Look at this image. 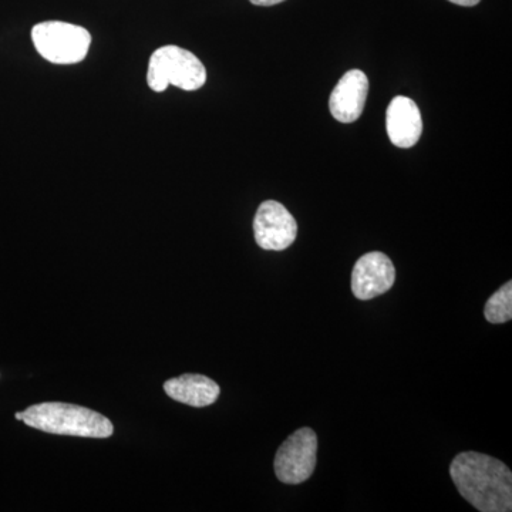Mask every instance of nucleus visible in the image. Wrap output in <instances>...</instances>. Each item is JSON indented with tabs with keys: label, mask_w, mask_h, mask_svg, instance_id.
<instances>
[{
	"label": "nucleus",
	"mask_w": 512,
	"mask_h": 512,
	"mask_svg": "<svg viewBox=\"0 0 512 512\" xmlns=\"http://www.w3.org/2000/svg\"><path fill=\"white\" fill-rule=\"evenodd\" d=\"M450 476L461 497L476 510H512V473L503 461L476 451H466L454 458Z\"/></svg>",
	"instance_id": "f257e3e1"
},
{
	"label": "nucleus",
	"mask_w": 512,
	"mask_h": 512,
	"mask_svg": "<svg viewBox=\"0 0 512 512\" xmlns=\"http://www.w3.org/2000/svg\"><path fill=\"white\" fill-rule=\"evenodd\" d=\"M22 414V421L29 427L49 434L107 439L114 431L113 423L106 416L77 404L40 403Z\"/></svg>",
	"instance_id": "f03ea898"
},
{
	"label": "nucleus",
	"mask_w": 512,
	"mask_h": 512,
	"mask_svg": "<svg viewBox=\"0 0 512 512\" xmlns=\"http://www.w3.org/2000/svg\"><path fill=\"white\" fill-rule=\"evenodd\" d=\"M207 82V70L197 56L178 46L157 49L148 63L147 83L151 90L163 93L175 86L185 92H195Z\"/></svg>",
	"instance_id": "7ed1b4c3"
},
{
	"label": "nucleus",
	"mask_w": 512,
	"mask_h": 512,
	"mask_svg": "<svg viewBox=\"0 0 512 512\" xmlns=\"http://www.w3.org/2000/svg\"><path fill=\"white\" fill-rule=\"evenodd\" d=\"M32 40L39 55L55 64L83 62L92 45V36L82 26L57 20L36 25Z\"/></svg>",
	"instance_id": "20e7f679"
},
{
	"label": "nucleus",
	"mask_w": 512,
	"mask_h": 512,
	"mask_svg": "<svg viewBox=\"0 0 512 512\" xmlns=\"http://www.w3.org/2000/svg\"><path fill=\"white\" fill-rule=\"evenodd\" d=\"M318 437L309 427L296 430L279 447L275 456V474L284 484H302L311 478L316 467Z\"/></svg>",
	"instance_id": "39448f33"
},
{
	"label": "nucleus",
	"mask_w": 512,
	"mask_h": 512,
	"mask_svg": "<svg viewBox=\"0 0 512 512\" xmlns=\"http://www.w3.org/2000/svg\"><path fill=\"white\" fill-rule=\"evenodd\" d=\"M256 244L266 251H285L295 242L298 224L291 212L278 201L259 205L254 220Z\"/></svg>",
	"instance_id": "423d86ee"
},
{
	"label": "nucleus",
	"mask_w": 512,
	"mask_h": 512,
	"mask_svg": "<svg viewBox=\"0 0 512 512\" xmlns=\"http://www.w3.org/2000/svg\"><path fill=\"white\" fill-rule=\"evenodd\" d=\"M396 281L392 259L382 252H369L356 262L352 272V292L359 301H370L389 292Z\"/></svg>",
	"instance_id": "0eeeda50"
},
{
	"label": "nucleus",
	"mask_w": 512,
	"mask_h": 512,
	"mask_svg": "<svg viewBox=\"0 0 512 512\" xmlns=\"http://www.w3.org/2000/svg\"><path fill=\"white\" fill-rule=\"evenodd\" d=\"M367 94L369 79L366 74L362 70H350L330 94V113L340 123H353L362 116Z\"/></svg>",
	"instance_id": "6e6552de"
},
{
	"label": "nucleus",
	"mask_w": 512,
	"mask_h": 512,
	"mask_svg": "<svg viewBox=\"0 0 512 512\" xmlns=\"http://www.w3.org/2000/svg\"><path fill=\"white\" fill-rule=\"evenodd\" d=\"M386 128L390 141L399 148H412L423 133L419 107L409 97H394L386 113Z\"/></svg>",
	"instance_id": "1a4fd4ad"
},
{
	"label": "nucleus",
	"mask_w": 512,
	"mask_h": 512,
	"mask_svg": "<svg viewBox=\"0 0 512 512\" xmlns=\"http://www.w3.org/2000/svg\"><path fill=\"white\" fill-rule=\"evenodd\" d=\"M168 397L175 402L191 407H207L217 402L221 389L210 377L202 375H183L164 383Z\"/></svg>",
	"instance_id": "9d476101"
},
{
	"label": "nucleus",
	"mask_w": 512,
	"mask_h": 512,
	"mask_svg": "<svg viewBox=\"0 0 512 512\" xmlns=\"http://www.w3.org/2000/svg\"><path fill=\"white\" fill-rule=\"evenodd\" d=\"M485 319L494 325L510 322L512 319V282H507L503 288L488 299L484 308Z\"/></svg>",
	"instance_id": "9b49d317"
},
{
	"label": "nucleus",
	"mask_w": 512,
	"mask_h": 512,
	"mask_svg": "<svg viewBox=\"0 0 512 512\" xmlns=\"http://www.w3.org/2000/svg\"><path fill=\"white\" fill-rule=\"evenodd\" d=\"M249 2L254 3L256 6H274L285 2V0H249Z\"/></svg>",
	"instance_id": "f8f14e48"
},
{
	"label": "nucleus",
	"mask_w": 512,
	"mask_h": 512,
	"mask_svg": "<svg viewBox=\"0 0 512 512\" xmlns=\"http://www.w3.org/2000/svg\"><path fill=\"white\" fill-rule=\"evenodd\" d=\"M450 2L454 3V5L467 6V8H470V6L478 5L480 0H450Z\"/></svg>",
	"instance_id": "ddd939ff"
},
{
	"label": "nucleus",
	"mask_w": 512,
	"mask_h": 512,
	"mask_svg": "<svg viewBox=\"0 0 512 512\" xmlns=\"http://www.w3.org/2000/svg\"><path fill=\"white\" fill-rule=\"evenodd\" d=\"M15 417H16V420H20V421H22V419H23V414H22V413H16V414H15Z\"/></svg>",
	"instance_id": "4468645a"
}]
</instances>
